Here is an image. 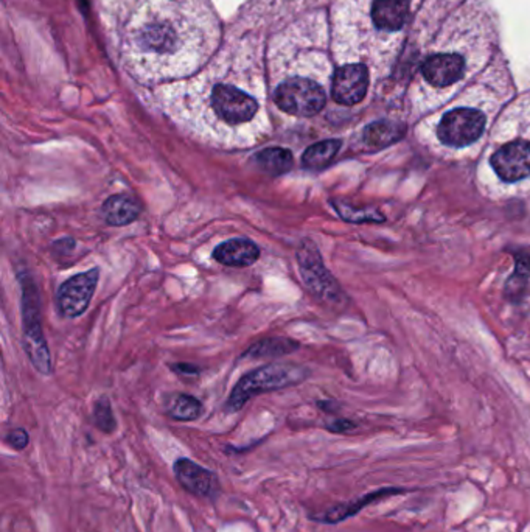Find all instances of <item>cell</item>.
<instances>
[{
    "instance_id": "cell-22",
    "label": "cell",
    "mask_w": 530,
    "mask_h": 532,
    "mask_svg": "<svg viewBox=\"0 0 530 532\" xmlns=\"http://www.w3.org/2000/svg\"><path fill=\"white\" fill-rule=\"evenodd\" d=\"M299 348V344L292 340L286 338H271V340H263L257 344H253L243 355V358H260V356H272V355H284L294 352Z\"/></svg>"
},
{
    "instance_id": "cell-9",
    "label": "cell",
    "mask_w": 530,
    "mask_h": 532,
    "mask_svg": "<svg viewBox=\"0 0 530 532\" xmlns=\"http://www.w3.org/2000/svg\"><path fill=\"white\" fill-rule=\"evenodd\" d=\"M467 72V61L459 51H433L420 67L423 80L434 88H449L461 82Z\"/></svg>"
},
{
    "instance_id": "cell-26",
    "label": "cell",
    "mask_w": 530,
    "mask_h": 532,
    "mask_svg": "<svg viewBox=\"0 0 530 532\" xmlns=\"http://www.w3.org/2000/svg\"><path fill=\"white\" fill-rule=\"evenodd\" d=\"M355 426L356 425L352 420L338 419V420H333L331 424L327 425V430L331 431V433H347V431L354 430Z\"/></svg>"
},
{
    "instance_id": "cell-7",
    "label": "cell",
    "mask_w": 530,
    "mask_h": 532,
    "mask_svg": "<svg viewBox=\"0 0 530 532\" xmlns=\"http://www.w3.org/2000/svg\"><path fill=\"white\" fill-rule=\"evenodd\" d=\"M297 262H299V270L302 274L303 282L308 286L309 292L323 301H330V302L338 301L341 294L339 286L336 284L333 276L323 265L321 253L313 240L308 239L302 240L297 249Z\"/></svg>"
},
{
    "instance_id": "cell-16",
    "label": "cell",
    "mask_w": 530,
    "mask_h": 532,
    "mask_svg": "<svg viewBox=\"0 0 530 532\" xmlns=\"http://www.w3.org/2000/svg\"><path fill=\"white\" fill-rule=\"evenodd\" d=\"M401 492H403L401 489H381V490H377V492H372V494L362 495L358 500L336 505V506L327 509L325 512L309 515V519L315 520L317 523L336 525V523H341L344 520L354 517V515L360 512L361 509H364L367 505H370L373 501L379 500V498H383L386 495L401 494Z\"/></svg>"
},
{
    "instance_id": "cell-15",
    "label": "cell",
    "mask_w": 530,
    "mask_h": 532,
    "mask_svg": "<svg viewBox=\"0 0 530 532\" xmlns=\"http://www.w3.org/2000/svg\"><path fill=\"white\" fill-rule=\"evenodd\" d=\"M142 214V204L128 193H117L109 197L101 206V216L109 226L121 228L136 222Z\"/></svg>"
},
{
    "instance_id": "cell-11",
    "label": "cell",
    "mask_w": 530,
    "mask_h": 532,
    "mask_svg": "<svg viewBox=\"0 0 530 532\" xmlns=\"http://www.w3.org/2000/svg\"><path fill=\"white\" fill-rule=\"evenodd\" d=\"M493 170L504 183H518L530 176V142L513 140L501 146L490 159Z\"/></svg>"
},
{
    "instance_id": "cell-19",
    "label": "cell",
    "mask_w": 530,
    "mask_h": 532,
    "mask_svg": "<svg viewBox=\"0 0 530 532\" xmlns=\"http://www.w3.org/2000/svg\"><path fill=\"white\" fill-rule=\"evenodd\" d=\"M339 139L323 140L315 145L308 146L302 156V165L308 170H323L333 162L336 154L341 150Z\"/></svg>"
},
{
    "instance_id": "cell-17",
    "label": "cell",
    "mask_w": 530,
    "mask_h": 532,
    "mask_svg": "<svg viewBox=\"0 0 530 532\" xmlns=\"http://www.w3.org/2000/svg\"><path fill=\"white\" fill-rule=\"evenodd\" d=\"M406 125L400 121H378L367 125L362 140L373 150H383L386 146L394 145L403 139Z\"/></svg>"
},
{
    "instance_id": "cell-20",
    "label": "cell",
    "mask_w": 530,
    "mask_h": 532,
    "mask_svg": "<svg viewBox=\"0 0 530 532\" xmlns=\"http://www.w3.org/2000/svg\"><path fill=\"white\" fill-rule=\"evenodd\" d=\"M167 412L179 422H191L201 416L202 403L189 394H175L167 403Z\"/></svg>"
},
{
    "instance_id": "cell-21",
    "label": "cell",
    "mask_w": 530,
    "mask_h": 532,
    "mask_svg": "<svg viewBox=\"0 0 530 532\" xmlns=\"http://www.w3.org/2000/svg\"><path fill=\"white\" fill-rule=\"evenodd\" d=\"M330 203L344 222L361 224V223H383L386 220L385 215L377 207H356L354 204L342 200H331Z\"/></svg>"
},
{
    "instance_id": "cell-4",
    "label": "cell",
    "mask_w": 530,
    "mask_h": 532,
    "mask_svg": "<svg viewBox=\"0 0 530 532\" xmlns=\"http://www.w3.org/2000/svg\"><path fill=\"white\" fill-rule=\"evenodd\" d=\"M22 286V317H24V348L41 374H51V350L45 342L41 324L39 296L36 286L28 274L20 276Z\"/></svg>"
},
{
    "instance_id": "cell-8",
    "label": "cell",
    "mask_w": 530,
    "mask_h": 532,
    "mask_svg": "<svg viewBox=\"0 0 530 532\" xmlns=\"http://www.w3.org/2000/svg\"><path fill=\"white\" fill-rule=\"evenodd\" d=\"M100 279V270L92 268L86 273L76 274L58 288L57 305L66 317H82L88 310Z\"/></svg>"
},
{
    "instance_id": "cell-23",
    "label": "cell",
    "mask_w": 530,
    "mask_h": 532,
    "mask_svg": "<svg viewBox=\"0 0 530 532\" xmlns=\"http://www.w3.org/2000/svg\"><path fill=\"white\" fill-rule=\"evenodd\" d=\"M530 274V255H518L517 257V270L515 274L511 276V280L507 282L505 286V293H507V298L518 299L524 293L527 279H529Z\"/></svg>"
},
{
    "instance_id": "cell-24",
    "label": "cell",
    "mask_w": 530,
    "mask_h": 532,
    "mask_svg": "<svg viewBox=\"0 0 530 532\" xmlns=\"http://www.w3.org/2000/svg\"><path fill=\"white\" fill-rule=\"evenodd\" d=\"M94 420L97 428L103 431V433H106V434H113L117 430V420H115L114 412H113V406H111L109 399H106V397H101L95 403Z\"/></svg>"
},
{
    "instance_id": "cell-6",
    "label": "cell",
    "mask_w": 530,
    "mask_h": 532,
    "mask_svg": "<svg viewBox=\"0 0 530 532\" xmlns=\"http://www.w3.org/2000/svg\"><path fill=\"white\" fill-rule=\"evenodd\" d=\"M487 117L476 108L451 109L437 127V137L443 145L462 148L472 145L486 131Z\"/></svg>"
},
{
    "instance_id": "cell-14",
    "label": "cell",
    "mask_w": 530,
    "mask_h": 532,
    "mask_svg": "<svg viewBox=\"0 0 530 532\" xmlns=\"http://www.w3.org/2000/svg\"><path fill=\"white\" fill-rule=\"evenodd\" d=\"M214 259L230 268H246L260 259V247L247 239H232L214 249Z\"/></svg>"
},
{
    "instance_id": "cell-12",
    "label": "cell",
    "mask_w": 530,
    "mask_h": 532,
    "mask_svg": "<svg viewBox=\"0 0 530 532\" xmlns=\"http://www.w3.org/2000/svg\"><path fill=\"white\" fill-rule=\"evenodd\" d=\"M369 89V70L364 64H346L336 70L331 82V97L344 106L364 100Z\"/></svg>"
},
{
    "instance_id": "cell-13",
    "label": "cell",
    "mask_w": 530,
    "mask_h": 532,
    "mask_svg": "<svg viewBox=\"0 0 530 532\" xmlns=\"http://www.w3.org/2000/svg\"><path fill=\"white\" fill-rule=\"evenodd\" d=\"M410 13V0H373L370 18L379 32L397 33L409 22Z\"/></svg>"
},
{
    "instance_id": "cell-10",
    "label": "cell",
    "mask_w": 530,
    "mask_h": 532,
    "mask_svg": "<svg viewBox=\"0 0 530 532\" xmlns=\"http://www.w3.org/2000/svg\"><path fill=\"white\" fill-rule=\"evenodd\" d=\"M173 472L183 490L198 498L215 500L222 494V482L214 470L195 463L190 458H179L173 464Z\"/></svg>"
},
{
    "instance_id": "cell-5",
    "label": "cell",
    "mask_w": 530,
    "mask_h": 532,
    "mask_svg": "<svg viewBox=\"0 0 530 532\" xmlns=\"http://www.w3.org/2000/svg\"><path fill=\"white\" fill-rule=\"evenodd\" d=\"M274 103L280 111L294 117L319 114L327 103L325 90L308 76H290L274 90Z\"/></svg>"
},
{
    "instance_id": "cell-1",
    "label": "cell",
    "mask_w": 530,
    "mask_h": 532,
    "mask_svg": "<svg viewBox=\"0 0 530 532\" xmlns=\"http://www.w3.org/2000/svg\"><path fill=\"white\" fill-rule=\"evenodd\" d=\"M215 41L216 20L202 0H152L129 30L128 63L145 80L183 75Z\"/></svg>"
},
{
    "instance_id": "cell-27",
    "label": "cell",
    "mask_w": 530,
    "mask_h": 532,
    "mask_svg": "<svg viewBox=\"0 0 530 532\" xmlns=\"http://www.w3.org/2000/svg\"><path fill=\"white\" fill-rule=\"evenodd\" d=\"M173 371H176L179 375H198L199 374V369L193 366V364H175Z\"/></svg>"
},
{
    "instance_id": "cell-18",
    "label": "cell",
    "mask_w": 530,
    "mask_h": 532,
    "mask_svg": "<svg viewBox=\"0 0 530 532\" xmlns=\"http://www.w3.org/2000/svg\"><path fill=\"white\" fill-rule=\"evenodd\" d=\"M255 160L261 170L266 171L271 176H280L292 168L294 158L292 153L282 146H269L257 153Z\"/></svg>"
},
{
    "instance_id": "cell-25",
    "label": "cell",
    "mask_w": 530,
    "mask_h": 532,
    "mask_svg": "<svg viewBox=\"0 0 530 532\" xmlns=\"http://www.w3.org/2000/svg\"><path fill=\"white\" fill-rule=\"evenodd\" d=\"M5 441L14 450L22 451L26 450L28 443H30V434L24 428H14V430L8 433Z\"/></svg>"
},
{
    "instance_id": "cell-3",
    "label": "cell",
    "mask_w": 530,
    "mask_h": 532,
    "mask_svg": "<svg viewBox=\"0 0 530 532\" xmlns=\"http://www.w3.org/2000/svg\"><path fill=\"white\" fill-rule=\"evenodd\" d=\"M307 372L292 364H268L241 377L226 402V411L238 412L249 400L263 393L294 387L305 380Z\"/></svg>"
},
{
    "instance_id": "cell-2",
    "label": "cell",
    "mask_w": 530,
    "mask_h": 532,
    "mask_svg": "<svg viewBox=\"0 0 530 532\" xmlns=\"http://www.w3.org/2000/svg\"><path fill=\"white\" fill-rule=\"evenodd\" d=\"M245 84V82H243ZM232 75L214 76L190 97L189 115L179 121L198 137L215 145L247 146L257 144L265 131L260 92L243 86Z\"/></svg>"
}]
</instances>
